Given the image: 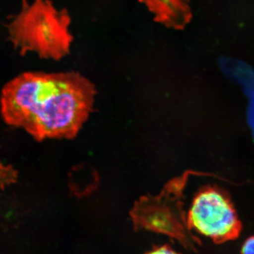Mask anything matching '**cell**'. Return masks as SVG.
<instances>
[{
	"label": "cell",
	"mask_w": 254,
	"mask_h": 254,
	"mask_svg": "<svg viewBox=\"0 0 254 254\" xmlns=\"http://www.w3.org/2000/svg\"><path fill=\"white\" fill-rule=\"evenodd\" d=\"M242 254H254V237L245 241L242 248Z\"/></svg>",
	"instance_id": "52a82bcc"
},
{
	"label": "cell",
	"mask_w": 254,
	"mask_h": 254,
	"mask_svg": "<svg viewBox=\"0 0 254 254\" xmlns=\"http://www.w3.org/2000/svg\"><path fill=\"white\" fill-rule=\"evenodd\" d=\"M67 13L48 0H23L21 11L8 23L9 40L21 55L36 53L46 59L67 55L72 36Z\"/></svg>",
	"instance_id": "7a4b0ae2"
},
{
	"label": "cell",
	"mask_w": 254,
	"mask_h": 254,
	"mask_svg": "<svg viewBox=\"0 0 254 254\" xmlns=\"http://www.w3.org/2000/svg\"><path fill=\"white\" fill-rule=\"evenodd\" d=\"M95 95L94 85L79 73H23L3 88L1 116L37 141L72 138L89 117Z\"/></svg>",
	"instance_id": "6da1fadb"
},
{
	"label": "cell",
	"mask_w": 254,
	"mask_h": 254,
	"mask_svg": "<svg viewBox=\"0 0 254 254\" xmlns=\"http://www.w3.org/2000/svg\"><path fill=\"white\" fill-rule=\"evenodd\" d=\"M184 181L170 182L158 195L140 198L132 208L131 216L137 228L162 233L175 239L189 250L200 245L192 235L182 207Z\"/></svg>",
	"instance_id": "3957f363"
},
{
	"label": "cell",
	"mask_w": 254,
	"mask_h": 254,
	"mask_svg": "<svg viewBox=\"0 0 254 254\" xmlns=\"http://www.w3.org/2000/svg\"><path fill=\"white\" fill-rule=\"evenodd\" d=\"M14 173V170H7L0 164V183L7 184L15 181L16 175Z\"/></svg>",
	"instance_id": "8992f818"
},
{
	"label": "cell",
	"mask_w": 254,
	"mask_h": 254,
	"mask_svg": "<svg viewBox=\"0 0 254 254\" xmlns=\"http://www.w3.org/2000/svg\"><path fill=\"white\" fill-rule=\"evenodd\" d=\"M148 254H178L176 252L172 250L170 247H167V246H163V247H158V248L155 249L151 252H149Z\"/></svg>",
	"instance_id": "ba28073f"
},
{
	"label": "cell",
	"mask_w": 254,
	"mask_h": 254,
	"mask_svg": "<svg viewBox=\"0 0 254 254\" xmlns=\"http://www.w3.org/2000/svg\"><path fill=\"white\" fill-rule=\"evenodd\" d=\"M155 17L172 21L176 16V0H139Z\"/></svg>",
	"instance_id": "5b68a950"
},
{
	"label": "cell",
	"mask_w": 254,
	"mask_h": 254,
	"mask_svg": "<svg viewBox=\"0 0 254 254\" xmlns=\"http://www.w3.org/2000/svg\"><path fill=\"white\" fill-rule=\"evenodd\" d=\"M187 222L190 230L223 243L236 239L242 224L230 199L220 190L207 188L198 192L193 200Z\"/></svg>",
	"instance_id": "277c9868"
}]
</instances>
